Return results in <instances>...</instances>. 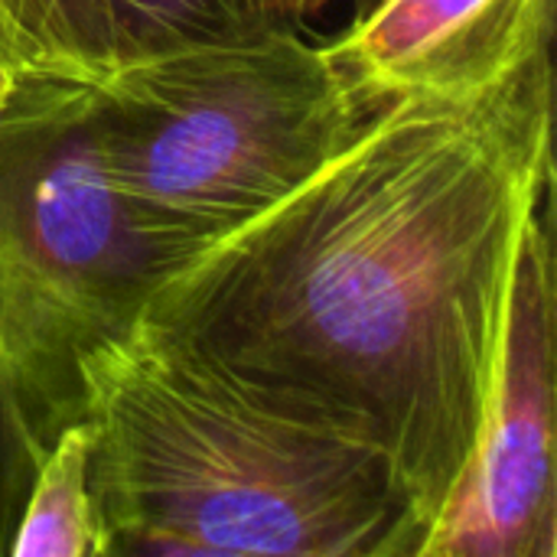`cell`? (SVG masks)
Returning <instances> with one entry per match:
<instances>
[{
  "label": "cell",
  "mask_w": 557,
  "mask_h": 557,
  "mask_svg": "<svg viewBox=\"0 0 557 557\" xmlns=\"http://www.w3.org/2000/svg\"><path fill=\"white\" fill-rule=\"evenodd\" d=\"M104 173L173 274L310 183L369 117L297 26L117 62L91 88Z\"/></svg>",
  "instance_id": "cell-3"
},
{
  "label": "cell",
  "mask_w": 557,
  "mask_h": 557,
  "mask_svg": "<svg viewBox=\"0 0 557 557\" xmlns=\"http://www.w3.org/2000/svg\"><path fill=\"white\" fill-rule=\"evenodd\" d=\"M91 88L42 78L0 111V362L62 428L85 421L82 359L166 277L104 173Z\"/></svg>",
  "instance_id": "cell-4"
},
{
  "label": "cell",
  "mask_w": 557,
  "mask_h": 557,
  "mask_svg": "<svg viewBox=\"0 0 557 557\" xmlns=\"http://www.w3.org/2000/svg\"><path fill=\"white\" fill-rule=\"evenodd\" d=\"M281 3V13H284V20L287 23H307V20H317V16H323V13H330L336 3H349L352 10H356V16H362V13H369L379 0H277Z\"/></svg>",
  "instance_id": "cell-12"
},
{
  "label": "cell",
  "mask_w": 557,
  "mask_h": 557,
  "mask_svg": "<svg viewBox=\"0 0 557 557\" xmlns=\"http://www.w3.org/2000/svg\"><path fill=\"white\" fill-rule=\"evenodd\" d=\"M91 424H69L42 457L10 557H108L91 480Z\"/></svg>",
  "instance_id": "cell-7"
},
{
  "label": "cell",
  "mask_w": 557,
  "mask_h": 557,
  "mask_svg": "<svg viewBox=\"0 0 557 557\" xmlns=\"http://www.w3.org/2000/svg\"><path fill=\"white\" fill-rule=\"evenodd\" d=\"M552 140L555 59L470 98L388 101L140 317L379 444L428 539L493 398Z\"/></svg>",
  "instance_id": "cell-1"
},
{
  "label": "cell",
  "mask_w": 557,
  "mask_h": 557,
  "mask_svg": "<svg viewBox=\"0 0 557 557\" xmlns=\"http://www.w3.org/2000/svg\"><path fill=\"white\" fill-rule=\"evenodd\" d=\"M114 65L193 42L255 36L284 20L277 0H101Z\"/></svg>",
  "instance_id": "cell-8"
},
{
  "label": "cell",
  "mask_w": 557,
  "mask_h": 557,
  "mask_svg": "<svg viewBox=\"0 0 557 557\" xmlns=\"http://www.w3.org/2000/svg\"><path fill=\"white\" fill-rule=\"evenodd\" d=\"M42 78H49V75H42L26 59V52H23V46H20L16 33L10 29V20L0 7V111L7 104H13L29 85L42 82Z\"/></svg>",
  "instance_id": "cell-11"
},
{
  "label": "cell",
  "mask_w": 557,
  "mask_h": 557,
  "mask_svg": "<svg viewBox=\"0 0 557 557\" xmlns=\"http://www.w3.org/2000/svg\"><path fill=\"white\" fill-rule=\"evenodd\" d=\"M108 557H418L392 457L137 317L82 359Z\"/></svg>",
  "instance_id": "cell-2"
},
{
  "label": "cell",
  "mask_w": 557,
  "mask_h": 557,
  "mask_svg": "<svg viewBox=\"0 0 557 557\" xmlns=\"http://www.w3.org/2000/svg\"><path fill=\"white\" fill-rule=\"evenodd\" d=\"M65 428L0 362V557H10L29 486Z\"/></svg>",
  "instance_id": "cell-10"
},
{
  "label": "cell",
  "mask_w": 557,
  "mask_h": 557,
  "mask_svg": "<svg viewBox=\"0 0 557 557\" xmlns=\"http://www.w3.org/2000/svg\"><path fill=\"white\" fill-rule=\"evenodd\" d=\"M555 0H379L326 46L366 114L398 98H470L552 59Z\"/></svg>",
  "instance_id": "cell-6"
},
{
  "label": "cell",
  "mask_w": 557,
  "mask_h": 557,
  "mask_svg": "<svg viewBox=\"0 0 557 557\" xmlns=\"http://www.w3.org/2000/svg\"><path fill=\"white\" fill-rule=\"evenodd\" d=\"M0 7L42 75L101 82L114 69L101 0H0Z\"/></svg>",
  "instance_id": "cell-9"
},
{
  "label": "cell",
  "mask_w": 557,
  "mask_h": 557,
  "mask_svg": "<svg viewBox=\"0 0 557 557\" xmlns=\"http://www.w3.org/2000/svg\"><path fill=\"white\" fill-rule=\"evenodd\" d=\"M557 268L552 196L516 271L506 346L467 470L418 557H555Z\"/></svg>",
  "instance_id": "cell-5"
}]
</instances>
